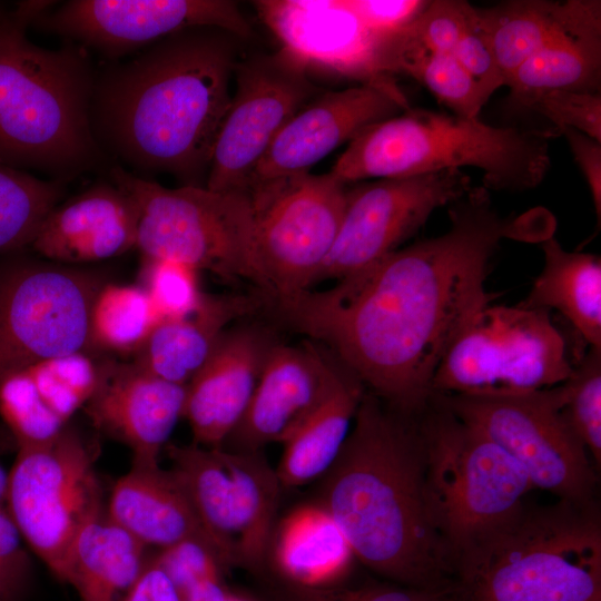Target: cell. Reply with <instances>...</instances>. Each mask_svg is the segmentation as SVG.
<instances>
[{
  "label": "cell",
  "instance_id": "1",
  "mask_svg": "<svg viewBox=\"0 0 601 601\" xmlns=\"http://www.w3.org/2000/svg\"><path fill=\"white\" fill-rule=\"evenodd\" d=\"M449 217L440 236L397 249L331 288L272 305L366 391L410 416L428 406L434 373L451 344L499 296L485 287L491 259L516 229L483 186L452 203Z\"/></svg>",
  "mask_w": 601,
  "mask_h": 601
},
{
  "label": "cell",
  "instance_id": "2",
  "mask_svg": "<svg viewBox=\"0 0 601 601\" xmlns=\"http://www.w3.org/2000/svg\"><path fill=\"white\" fill-rule=\"evenodd\" d=\"M236 40L217 28L187 29L96 73L91 122L104 152L136 171L204 186L231 98Z\"/></svg>",
  "mask_w": 601,
  "mask_h": 601
},
{
  "label": "cell",
  "instance_id": "3",
  "mask_svg": "<svg viewBox=\"0 0 601 601\" xmlns=\"http://www.w3.org/2000/svg\"><path fill=\"white\" fill-rule=\"evenodd\" d=\"M318 502L356 560L383 580L431 590L453 585L454 559L428 508L418 416L366 391Z\"/></svg>",
  "mask_w": 601,
  "mask_h": 601
},
{
  "label": "cell",
  "instance_id": "4",
  "mask_svg": "<svg viewBox=\"0 0 601 601\" xmlns=\"http://www.w3.org/2000/svg\"><path fill=\"white\" fill-rule=\"evenodd\" d=\"M51 1L0 4V164L67 181L104 162L91 122L96 73L88 51L31 42L27 29Z\"/></svg>",
  "mask_w": 601,
  "mask_h": 601
},
{
  "label": "cell",
  "instance_id": "5",
  "mask_svg": "<svg viewBox=\"0 0 601 601\" xmlns=\"http://www.w3.org/2000/svg\"><path fill=\"white\" fill-rule=\"evenodd\" d=\"M456 601H601L595 501L525 502L455 559Z\"/></svg>",
  "mask_w": 601,
  "mask_h": 601
},
{
  "label": "cell",
  "instance_id": "6",
  "mask_svg": "<svg viewBox=\"0 0 601 601\" xmlns=\"http://www.w3.org/2000/svg\"><path fill=\"white\" fill-rule=\"evenodd\" d=\"M553 130L495 127L479 118L406 109L353 138L331 174L344 184L474 167L490 190L538 187L551 167Z\"/></svg>",
  "mask_w": 601,
  "mask_h": 601
},
{
  "label": "cell",
  "instance_id": "7",
  "mask_svg": "<svg viewBox=\"0 0 601 601\" xmlns=\"http://www.w3.org/2000/svg\"><path fill=\"white\" fill-rule=\"evenodd\" d=\"M109 176L136 207V248L144 258L174 260L229 283L247 280L266 296L247 191L168 188L120 165Z\"/></svg>",
  "mask_w": 601,
  "mask_h": 601
},
{
  "label": "cell",
  "instance_id": "8",
  "mask_svg": "<svg viewBox=\"0 0 601 601\" xmlns=\"http://www.w3.org/2000/svg\"><path fill=\"white\" fill-rule=\"evenodd\" d=\"M432 520L456 555L504 521L533 486L516 462L433 395L418 415Z\"/></svg>",
  "mask_w": 601,
  "mask_h": 601
},
{
  "label": "cell",
  "instance_id": "9",
  "mask_svg": "<svg viewBox=\"0 0 601 601\" xmlns=\"http://www.w3.org/2000/svg\"><path fill=\"white\" fill-rule=\"evenodd\" d=\"M573 365L549 311L491 303L474 315L444 354L432 380V393H529L562 384Z\"/></svg>",
  "mask_w": 601,
  "mask_h": 601
},
{
  "label": "cell",
  "instance_id": "10",
  "mask_svg": "<svg viewBox=\"0 0 601 601\" xmlns=\"http://www.w3.org/2000/svg\"><path fill=\"white\" fill-rule=\"evenodd\" d=\"M433 396L521 466L533 489L575 503L595 501L590 455L563 413V384L514 395Z\"/></svg>",
  "mask_w": 601,
  "mask_h": 601
},
{
  "label": "cell",
  "instance_id": "11",
  "mask_svg": "<svg viewBox=\"0 0 601 601\" xmlns=\"http://www.w3.org/2000/svg\"><path fill=\"white\" fill-rule=\"evenodd\" d=\"M98 449L70 424L52 440L19 447L7 500L32 553L60 581L78 531L105 509L96 473Z\"/></svg>",
  "mask_w": 601,
  "mask_h": 601
},
{
  "label": "cell",
  "instance_id": "12",
  "mask_svg": "<svg viewBox=\"0 0 601 601\" xmlns=\"http://www.w3.org/2000/svg\"><path fill=\"white\" fill-rule=\"evenodd\" d=\"M246 191L267 300L309 289L336 240L347 185L308 171L256 181Z\"/></svg>",
  "mask_w": 601,
  "mask_h": 601
},
{
  "label": "cell",
  "instance_id": "13",
  "mask_svg": "<svg viewBox=\"0 0 601 601\" xmlns=\"http://www.w3.org/2000/svg\"><path fill=\"white\" fill-rule=\"evenodd\" d=\"M88 270L22 259L0 267V378L30 364L87 352L93 298Z\"/></svg>",
  "mask_w": 601,
  "mask_h": 601
},
{
  "label": "cell",
  "instance_id": "14",
  "mask_svg": "<svg viewBox=\"0 0 601 601\" xmlns=\"http://www.w3.org/2000/svg\"><path fill=\"white\" fill-rule=\"evenodd\" d=\"M472 188L460 169L385 178L347 188L336 240L314 284L341 279L376 263L425 224L432 213Z\"/></svg>",
  "mask_w": 601,
  "mask_h": 601
},
{
  "label": "cell",
  "instance_id": "15",
  "mask_svg": "<svg viewBox=\"0 0 601 601\" xmlns=\"http://www.w3.org/2000/svg\"><path fill=\"white\" fill-rule=\"evenodd\" d=\"M236 87L218 130L205 186L246 191L259 161L289 119L319 88L278 51L236 65Z\"/></svg>",
  "mask_w": 601,
  "mask_h": 601
},
{
  "label": "cell",
  "instance_id": "16",
  "mask_svg": "<svg viewBox=\"0 0 601 601\" xmlns=\"http://www.w3.org/2000/svg\"><path fill=\"white\" fill-rule=\"evenodd\" d=\"M254 7L279 43L278 52L308 76L358 83H396L392 36L371 29L348 0H260Z\"/></svg>",
  "mask_w": 601,
  "mask_h": 601
},
{
  "label": "cell",
  "instance_id": "17",
  "mask_svg": "<svg viewBox=\"0 0 601 601\" xmlns=\"http://www.w3.org/2000/svg\"><path fill=\"white\" fill-rule=\"evenodd\" d=\"M33 24L117 59L193 28H217L247 39L252 28L229 0H71Z\"/></svg>",
  "mask_w": 601,
  "mask_h": 601
},
{
  "label": "cell",
  "instance_id": "18",
  "mask_svg": "<svg viewBox=\"0 0 601 601\" xmlns=\"http://www.w3.org/2000/svg\"><path fill=\"white\" fill-rule=\"evenodd\" d=\"M346 368L316 342L277 341L245 414L225 444H230L229 451L256 452L269 443H284L329 396Z\"/></svg>",
  "mask_w": 601,
  "mask_h": 601
},
{
  "label": "cell",
  "instance_id": "19",
  "mask_svg": "<svg viewBox=\"0 0 601 601\" xmlns=\"http://www.w3.org/2000/svg\"><path fill=\"white\" fill-rule=\"evenodd\" d=\"M406 109L408 101L396 83H358L318 93L282 128L256 167L249 186L308 173L370 125Z\"/></svg>",
  "mask_w": 601,
  "mask_h": 601
},
{
  "label": "cell",
  "instance_id": "20",
  "mask_svg": "<svg viewBox=\"0 0 601 601\" xmlns=\"http://www.w3.org/2000/svg\"><path fill=\"white\" fill-rule=\"evenodd\" d=\"M186 385L158 378L131 363H98L95 391L83 411L92 426L132 453V462L159 463L184 415Z\"/></svg>",
  "mask_w": 601,
  "mask_h": 601
},
{
  "label": "cell",
  "instance_id": "21",
  "mask_svg": "<svg viewBox=\"0 0 601 601\" xmlns=\"http://www.w3.org/2000/svg\"><path fill=\"white\" fill-rule=\"evenodd\" d=\"M277 342L265 326L234 325L186 385L184 415L195 444L223 447L257 386L270 348Z\"/></svg>",
  "mask_w": 601,
  "mask_h": 601
},
{
  "label": "cell",
  "instance_id": "22",
  "mask_svg": "<svg viewBox=\"0 0 601 601\" xmlns=\"http://www.w3.org/2000/svg\"><path fill=\"white\" fill-rule=\"evenodd\" d=\"M98 363L87 352L43 359L0 378V416L18 446L46 443L92 395Z\"/></svg>",
  "mask_w": 601,
  "mask_h": 601
},
{
  "label": "cell",
  "instance_id": "23",
  "mask_svg": "<svg viewBox=\"0 0 601 601\" xmlns=\"http://www.w3.org/2000/svg\"><path fill=\"white\" fill-rule=\"evenodd\" d=\"M137 230L132 200L114 183L101 181L55 206L30 248L61 265L97 263L136 248Z\"/></svg>",
  "mask_w": 601,
  "mask_h": 601
},
{
  "label": "cell",
  "instance_id": "24",
  "mask_svg": "<svg viewBox=\"0 0 601 601\" xmlns=\"http://www.w3.org/2000/svg\"><path fill=\"white\" fill-rule=\"evenodd\" d=\"M106 513L147 548L197 540L220 559L180 481L159 463L132 462L115 482Z\"/></svg>",
  "mask_w": 601,
  "mask_h": 601
},
{
  "label": "cell",
  "instance_id": "25",
  "mask_svg": "<svg viewBox=\"0 0 601 601\" xmlns=\"http://www.w3.org/2000/svg\"><path fill=\"white\" fill-rule=\"evenodd\" d=\"M263 299V294H204L191 313L159 321L132 363L158 378L187 385L229 325L262 307Z\"/></svg>",
  "mask_w": 601,
  "mask_h": 601
},
{
  "label": "cell",
  "instance_id": "26",
  "mask_svg": "<svg viewBox=\"0 0 601 601\" xmlns=\"http://www.w3.org/2000/svg\"><path fill=\"white\" fill-rule=\"evenodd\" d=\"M356 558L341 525L321 503L302 504L280 522L273 568L284 583L278 592L324 590L352 578Z\"/></svg>",
  "mask_w": 601,
  "mask_h": 601
},
{
  "label": "cell",
  "instance_id": "27",
  "mask_svg": "<svg viewBox=\"0 0 601 601\" xmlns=\"http://www.w3.org/2000/svg\"><path fill=\"white\" fill-rule=\"evenodd\" d=\"M477 22L487 38L504 78L552 41L601 20L599 0H514L476 8Z\"/></svg>",
  "mask_w": 601,
  "mask_h": 601
},
{
  "label": "cell",
  "instance_id": "28",
  "mask_svg": "<svg viewBox=\"0 0 601 601\" xmlns=\"http://www.w3.org/2000/svg\"><path fill=\"white\" fill-rule=\"evenodd\" d=\"M149 558L147 546L111 520L105 506L76 534L60 581L80 601H121Z\"/></svg>",
  "mask_w": 601,
  "mask_h": 601
},
{
  "label": "cell",
  "instance_id": "29",
  "mask_svg": "<svg viewBox=\"0 0 601 601\" xmlns=\"http://www.w3.org/2000/svg\"><path fill=\"white\" fill-rule=\"evenodd\" d=\"M164 451L223 563L238 564V496L225 449L168 443Z\"/></svg>",
  "mask_w": 601,
  "mask_h": 601
},
{
  "label": "cell",
  "instance_id": "30",
  "mask_svg": "<svg viewBox=\"0 0 601 601\" xmlns=\"http://www.w3.org/2000/svg\"><path fill=\"white\" fill-rule=\"evenodd\" d=\"M543 268L520 304L556 309L591 347L601 349V258L568 252L550 237L541 246Z\"/></svg>",
  "mask_w": 601,
  "mask_h": 601
},
{
  "label": "cell",
  "instance_id": "31",
  "mask_svg": "<svg viewBox=\"0 0 601 601\" xmlns=\"http://www.w3.org/2000/svg\"><path fill=\"white\" fill-rule=\"evenodd\" d=\"M366 392L348 368L321 406L283 443L276 474L283 487L323 477L338 457Z\"/></svg>",
  "mask_w": 601,
  "mask_h": 601
},
{
  "label": "cell",
  "instance_id": "32",
  "mask_svg": "<svg viewBox=\"0 0 601 601\" xmlns=\"http://www.w3.org/2000/svg\"><path fill=\"white\" fill-rule=\"evenodd\" d=\"M601 20L552 41L506 79L515 101L524 105L551 90L600 92Z\"/></svg>",
  "mask_w": 601,
  "mask_h": 601
},
{
  "label": "cell",
  "instance_id": "33",
  "mask_svg": "<svg viewBox=\"0 0 601 601\" xmlns=\"http://www.w3.org/2000/svg\"><path fill=\"white\" fill-rule=\"evenodd\" d=\"M225 451L238 495V564L259 571L283 486L259 451Z\"/></svg>",
  "mask_w": 601,
  "mask_h": 601
},
{
  "label": "cell",
  "instance_id": "34",
  "mask_svg": "<svg viewBox=\"0 0 601 601\" xmlns=\"http://www.w3.org/2000/svg\"><path fill=\"white\" fill-rule=\"evenodd\" d=\"M159 321L142 286L106 282L90 308V347L136 353Z\"/></svg>",
  "mask_w": 601,
  "mask_h": 601
},
{
  "label": "cell",
  "instance_id": "35",
  "mask_svg": "<svg viewBox=\"0 0 601 601\" xmlns=\"http://www.w3.org/2000/svg\"><path fill=\"white\" fill-rule=\"evenodd\" d=\"M65 194V181L0 164V255L30 247Z\"/></svg>",
  "mask_w": 601,
  "mask_h": 601
},
{
  "label": "cell",
  "instance_id": "36",
  "mask_svg": "<svg viewBox=\"0 0 601 601\" xmlns=\"http://www.w3.org/2000/svg\"><path fill=\"white\" fill-rule=\"evenodd\" d=\"M564 387L563 413L593 460L601 463V349L589 346L573 365Z\"/></svg>",
  "mask_w": 601,
  "mask_h": 601
},
{
  "label": "cell",
  "instance_id": "37",
  "mask_svg": "<svg viewBox=\"0 0 601 601\" xmlns=\"http://www.w3.org/2000/svg\"><path fill=\"white\" fill-rule=\"evenodd\" d=\"M402 72L423 83L442 104L464 118H479L487 99L452 52H426L410 60Z\"/></svg>",
  "mask_w": 601,
  "mask_h": 601
},
{
  "label": "cell",
  "instance_id": "38",
  "mask_svg": "<svg viewBox=\"0 0 601 601\" xmlns=\"http://www.w3.org/2000/svg\"><path fill=\"white\" fill-rule=\"evenodd\" d=\"M145 264L142 287L161 319L181 317L197 308L204 295L198 288L197 270L168 259L145 258Z\"/></svg>",
  "mask_w": 601,
  "mask_h": 601
},
{
  "label": "cell",
  "instance_id": "39",
  "mask_svg": "<svg viewBox=\"0 0 601 601\" xmlns=\"http://www.w3.org/2000/svg\"><path fill=\"white\" fill-rule=\"evenodd\" d=\"M275 601H456L453 585L431 590L387 580H349L341 585L315 591L278 592Z\"/></svg>",
  "mask_w": 601,
  "mask_h": 601
},
{
  "label": "cell",
  "instance_id": "40",
  "mask_svg": "<svg viewBox=\"0 0 601 601\" xmlns=\"http://www.w3.org/2000/svg\"><path fill=\"white\" fill-rule=\"evenodd\" d=\"M8 472L0 462V601H23L31 583V560L7 500Z\"/></svg>",
  "mask_w": 601,
  "mask_h": 601
},
{
  "label": "cell",
  "instance_id": "41",
  "mask_svg": "<svg viewBox=\"0 0 601 601\" xmlns=\"http://www.w3.org/2000/svg\"><path fill=\"white\" fill-rule=\"evenodd\" d=\"M523 106L540 114L554 125L558 132L570 128L601 142V95L570 90L540 93Z\"/></svg>",
  "mask_w": 601,
  "mask_h": 601
},
{
  "label": "cell",
  "instance_id": "42",
  "mask_svg": "<svg viewBox=\"0 0 601 601\" xmlns=\"http://www.w3.org/2000/svg\"><path fill=\"white\" fill-rule=\"evenodd\" d=\"M151 559L167 573L180 594L201 581L224 579L227 569L210 546L197 540L160 549Z\"/></svg>",
  "mask_w": 601,
  "mask_h": 601
},
{
  "label": "cell",
  "instance_id": "43",
  "mask_svg": "<svg viewBox=\"0 0 601 601\" xmlns=\"http://www.w3.org/2000/svg\"><path fill=\"white\" fill-rule=\"evenodd\" d=\"M452 53L479 85L487 100L495 90L504 86L501 69L477 19Z\"/></svg>",
  "mask_w": 601,
  "mask_h": 601
},
{
  "label": "cell",
  "instance_id": "44",
  "mask_svg": "<svg viewBox=\"0 0 601 601\" xmlns=\"http://www.w3.org/2000/svg\"><path fill=\"white\" fill-rule=\"evenodd\" d=\"M352 9L374 31L392 36L406 28L424 10L422 0H348Z\"/></svg>",
  "mask_w": 601,
  "mask_h": 601
},
{
  "label": "cell",
  "instance_id": "45",
  "mask_svg": "<svg viewBox=\"0 0 601 601\" xmlns=\"http://www.w3.org/2000/svg\"><path fill=\"white\" fill-rule=\"evenodd\" d=\"M569 144L591 193L598 223L601 220V142L570 128L559 131Z\"/></svg>",
  "mask_w": 601,
  "mask_h": 601
},
{
  "label": "cell",
  "instance_id": "46",
  "mask_svg": "<svg viewBox=\"0 0 601 601\" xmlns=\"http://www.w3.org/2000/svg\"><path fill=\"white\" fill-rule=\"evenodd\" d=\"M121 601H183V597L167 573L150 556Z\"/></svg>",
  "mask_w": 601,
  "mask_h": 601
},
{
  "label": "cell",
  "instance_id": "47",
  "mask_svg": "<svg viewBox=\"0 0 601 601\" xmlns=\"http://www.w3.org/2000/svg\"><path fill=\"white\" fill-rule=\"evenodd\" d=\"M225 601H256L247 595H244V594H240L238 592H235L230 589L227 598L225 599Z\"/></svg>",
  "mask_w": 601,
  "mask_h": 601
}]
</instances>
